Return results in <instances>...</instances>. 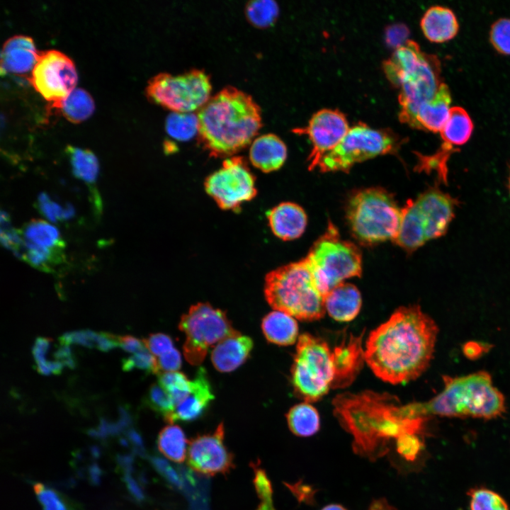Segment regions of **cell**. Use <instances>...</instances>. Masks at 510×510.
Instances as JSON below:
<instances>
[{
    "instance_id": "cell-1",
    "label": "cell",
    "mask_w": 510,
    "mask_h": 510,
    "mask_svg": "<svg viewBox=\"0 0 510 510\" xmlns=\"http://www.w3.org/2000/svg\"><path fill=\"white\" fill-rule=\"evenodd\" d=\"M438 332L436 322L420 306L400 307L370 333L365 361L386 382L397 385L415 380L431 363Z\"/></svg>"
},
{
    "instance_id": "cell-2",
    "label": "cell",
    "mask_w": 510,
    "mask_h": 510,
    "mask_svg": "<svg viewBox=\"0 0 510 510\" xmlns=\"http://www.w3.org/2000/svg\"><path fill=\"white\" fill-rule=\"evenodd\" d=\"M396 402L397 399L390 395L372 392L344 394L334 400V412L353 436L358 453L374 458L380 455L390 439L421 432V420L405 418Z\"/></svg>"
},
{
    "instance_id": "cell-3",
    "label": "cell",
    "mask_w": 510,
    "mask_h": 510,
    "mask_svg": "<svg viewBox=\"0 0 510 510\" xmlns=\"http://www.w3.org/2000/svg\"><path fill=\"white\" fill-rule=\"evenodd\" d=\"M198 137L211 156H230L248 146L262 125L260 107L248 94L226 86L199 109Z\"/></svg>"
},
{
    "instance_id": "cell-4",
    "label": "cell",
    "mask_w": 510,
    "mask_h": 510,
    "mask_svg": "<svg viewBox=\"0 0 510 510\" xmlns=\"http://www.w3.org/2000/svg\"><path fill=\"white\" fill-rule=\"evenodd\" d=\"M443 379L444 387L436 397L426 402L410 403L416 417L438 415L492 419L505 412V398L493 385L489 373L481 370L454 378L444 375Z\"/></svg>"
},
{
    "instance_id": "cell-5",
    "label": "cell",
    "mask_w": 510,
    "mask_h": 510,
    "mask_svg": "<svg viewBox=\"0 0 510 510\" xmlns=\"http://www.w3.org/2000/svg\"><path fill=\"white\" fill-rule=\"evenodd\" d=\"M383 69L391 84L400 89V121L414 128L419 107L435 95L442 83L439 60L408 40L384 62Z\"/></svg>"
},
{
    "instance_id": "cell-6",
    "label": "cell",
    "mask_w": 510,
    "mask_h": 510,
    "mask_svg": "<svg viewBox=\"0 0 510 510\" xmlns=\"http://www.w3.org/2000/svg\"><path fill=\"white\" fill-rule=\"evenodd\" d=\"M264 295L276 310L302 321H315L325 313V298L305 258L266 275Z\"/></svg>"
},
{
    "instance_id": "cell-7",
    "label": "cell",
    "mask_w": 510,
    "mask_h": 510,
    "mask_svg": "<svg viewBox=\"0 0 510 510\" xmlns=\"http://www.w3.org/2000/svg\"><path fill=\"white\" fill-rule=\"evenodd\" d=\"M346 217L353 236L373 244L396 237L401 209L391 195L381 188H368L353 193L347 205Z\"/></svg>"
},
{
    "instance_id": "cell-8",
    "label": "cell",
    "mask_w": 510,
    "mask_h": 510,
    "mask_svg": "<svg viewBox=\"0 0 510 510\" xmlns=\"http://www.w3.org/2000/svg\"><path fill=\"white\" fill-rule=\"evenodd\" d=\"M335 369L332 351L321 338L299 336L291 368L294 392L307 402L319 400L332 388Z\"/></svg>"
},
{
    "instance_id": "cell-9",
    "label": "cell",
    "mask_w": 510,
    "mask_h": 510,
    "mask_svg": "<svg viewBox=\"0 0 510 510\" xmlns=\"http://www.w3.org/2000/svg\"><path fill=\"white\" fill-rule=\"evenodd\" d=\"M305 259L325 296L345 279L360 277L362 273L360 250L354 244L342 239L332 223Z\"/></svg>"
},
{
    "instance_id": "cell-10",
    "label": "cell",
    "mask_w": 510,
    "mask_h": 510,
    "mask_svg": "<svg viewBox=\"0 0 510 510\" xmlns=\"http://www.w3.org/2000/svg\"><path fill=\"white\" fill-rule=\"evenodd\" d=\"M401 143L391 131L359 123L349 129L339 144L320 159L317 166L323 172H347L356 163L397 152Z\"/></svg>"
},
{
    "instance_id": "cell-11",
    "label": "cell",
    "mask_w": 510,
    "mask_h": 510,
    "mask_svg": "<svg viewBox=\"0 0 510 510\" xmlns=\"http://www.w3.org/2000/svg\"><path fill=\"white\" fill-rule=\"evenodd\" d=\"M211 90L205 71L192 69L176 75L157 74L148 81L146 93L152 101L172 112L193 113L210 99Z\"/></svg>"
},
{
    "instance_id": "cell-12",
    "label": "cell",
    "mask_w": 510,
    "mask_h": 510,
    "mask_svg": "<svg viewBox=\"0 0 510 510\" xmlns=\"http://www.w3.org/2000/svg\"><path fill=\"white\" fill-rule=\"evenodd\" d=\"M179 329L186 335L183 355L191 365H200L210 347L237 334L226 314L209 303L199 302L190 307L179 322Z\"/></svg>"
},
{
    "instance_id": "cell-13",
    "label": "cell",
    "mask_w": 510,
    "mask_h": 510,
    "mask_svg": "<svg viewBox=\"0 0 510 510\" xmlns=\"http://www.w3.org/2000/svg\"><path fill=\"white\" fill-rule=\"evenodd\" d=\"M205 188L224 210H239L256 195L255 178L241 157L225 159L222 167L205 179Z\"/></svg>"
},
{
    "instance_id": "cell-14",
    "label": "cell",
    "mask_w": 510,
    "mask_h": 510,
    "mask_svg": "<svg viewBox=\"0 0 510 510\" xmlns=\"http://www.w3.org/2000/svg\"><path fill=\"white\" fill-rule=\"evenodd\" d=\"M77 72L72 60L58 50L39 52L30 77L35 89L52 106L64 99L75 89Z\"/></svg>"
},
{
    "instance_id": "cell-15",
    "label": "cell",
    "mask_w": 510,
    "mask_h": 510,
    "mask_svg": "<svg viewBox=\"0 0 510 510\" xmlns=\"http://www.w3.org/2000/svg\"><path fill=\"white\" fill-rule=\"evenodd\" d=\"M222 423L210 434L198 435L189 443L187 462L189 467L207 475L228 473L234 467V458L224 443Z\"/></svg>"
},
{
    "instance_id": "cell-16",
    "label": "cell",
    "mask_w": 510,
    "mask_h": 510,
    "mask_svg": "<svg viewBox=\"0 0 510 510\" xmlns=\"http://www.w3.org/2000/svg\"><path fill=\"white\" fill-rule=\"evenodd\" d=\"M350 128L345 115L338 110L322 109L314 113L307 126L295 129L298 134L308 135L312 145L308 157L309 169L317 166L320 159L336 147Z\"/></svg>"
},
{
    "instance_id": "cell-17",
    "label": "cell",
    "mask_w": 510,
    "mask_h": 510,
    "mask_svg": "<svg viewBox=\"0 0 510 510\" xmlns=\"http://www.w3.org/2000/svg\"><path fill=\"white\" fill-rule=\"evenodd\" d=\"M458 203L457 199L436 186L428 188L414 200L427 241L441 237L447 232Z\"/></svg>"
},
{
    "instance_id": "cell-18",
    "label": "cell",
    "mask_w": 510,
    "mask_h": 510,
    "mask_svg": "<svg viewBox=\"0 0 510 510\" xmlns=\"http://www.w3.org/2000/svg\"><path fill=\"white\" fill-rule=\"evenodd\" d=\"M361 337L352 334L344 338L332 351L335 378L332 388H342L350 385L359 373L364 358Z\"/></svg>"
},
{
    "instance_id": "cell-19",
    "label": "cell",
    "mask_w": 510,
    "mask_h": 510,
    "mask_svg": "<svg viewBox=\"0 0 510 510\" xmlns=\"http://www.w3.org/2000/svg\"><path fill=\"white\" fill-rule=\"evenodd\" d=\"M33 40L26 35H18L8 38L1 53V73L16 74L33 71L38 59Z\"/></svg>"
},
{
    "instance_id": "cell-20",
    "label": "cell",
    "mask_w": 510,
    "mask_h": 510,
    "mask_svg": "<svg viewBox=\"0 0 510 510\" xmlns=\"http://www.w3.org/2000/svg\"><path fill=\"white\" fill-rule=\"evenodd\" d=\"M210 381L204 368H199L193 380L187 397L174 410L172 423L191 421L200 418L214 399Z\"/></svg>"
},
{
    "instance_id": "cell-21",
    "label": "cell",
    "mask_w": 510,
    "mask_h": 510,
    "mask_svg": "<svg viewBox=\"0 0 510 510\" xmlns=\"http://www.w3.org/2000/svg\"><path fill=\"white\" fill-rule=\"evenodd\" d=\"M273 233L284 240H293L304 232L307 222L305 212L296 203L285 202L274 207L267 213Z\"/></svg>"
},
{
    "instance_id": "cell-22",
    "label": "cell",
    "mask_w": 510,
    "mask_h": 510,
    "mask_svg": "<svg viewBox=\"0 0 510 510\" xmlns=\"http://www.w3.org/2000/svg\"><path fill=\"white\" fill-rule=\"evenodd\" d=\"M253 346L254 343L250 337L237 332L224 339L213 347L211 352L212 363L220 372L233 371L247 360Z\"/></svg>"
},
{
    "instance_id": "cell-23",
    "label": "cell",
    "mask_w": 510,
    "mask_h": 510,
    "mask_svg": "<svg viewBox=\"0 0 510 510\" xmlns=\"http://www.w3.org/2000/svg\"><path fill=\"white\" fill-rule=\"evenodd\" d=\"M450 92L445 83H441L435 95L418 108L415 129L441 132L450 115Z\"/></svg>"
},
{
    "instance_id": "cell-24",
    "label": "cell",
    "mask_w": 510,
    "mask_h": 510,
    "mask_svg": "<svg viewBox=\"0 0 510 510\" xmlns=\"http://www.w3.org/2000/svg\"><path fill=\"white\" fill-rule=\"evenodd\" d=\"M287 157V147L276 135L268 133L256 137L249 149L251 164L264 172L278 170Z\"/></svg>"
},
{
    "instance_id": "cell-25",
    "label": "cell",
    "mask_w": 510,
    "mask_h": 510,
    "mask_svg": "<svg viewBox=\"0 0 510 510\" xmlns=\"http://www.w3.org/2000/svg\"><path fill=\"white\" fill-rule=\"evenodd\" d=\"M362 298L358 289L353 284L341 283L333 288L326 295L325 309L334 320L346 322L359 314Z\"/></svg>"
},
{
    "instance_id": "cell-26",
    "label": "cell",
    "mask_w": 510,
    "mask_h": 510,
    "mask_svg": "<svg viewBox=\"0 0 510 510\" xmlns=\"http://www.w3.org/2000/svg\"><path fill=\"white\" fill-rule=\"evenodd\" d=\"M421 28L428 40L434 42H443L456 35L459 26L451 9L434 6L430 7L421 18Z\"/></svg>"
},
{
    "instance_id": "cell-27",
    "label": "cell",
    "mask_w": 510,
    "mask_h": 510,
    "mask_svg": "<svg viewBox=\"0 0 510 510\" xmlns=\"http://www.w3.org/2000/svg\"><path fill=\"white\" fill-rule=\"evenodd\" d=\"M262 332L268 341L289 346L298 339V325L291 315L278 310L267 314L261 322Z\"/></svg>"
},
{
    "instance_id": "cell-28",
    "label": "cell",
    "mask_w": 510,
    "mask_h": 510,
    "mask_svg": "<svg viewBox=\"0 0 510 510\" xmlns=\"http://www.w3.org/2000/svg\"><path fill=\"white\" fill-rule=\"evenodd\" d=\"M401 213L399 230L393 242L411 252L424 245L427 240L413 200L407 201Z\"/></svg>"
},
{
    "instance_id": "cell-29",
    "label": "cell",
    "mask_w": 510,
    "mask_h": 510,
    "mask_svg": "<svg viewBox=\"0 0 510 510\" xmlns=\"http://www.w3.org/2000/svg\"><path fill=\"white\" fill-rule=\"evenodd\" d=\"M22 234L26 245L57 253L64 247L60 231L47 221L35 220L28 222Z\"/></svg>"
},
{
    "instance_id": "cell-30",
    "label": "cell",
    "mask_w": 510,
    "mask_h": 510,
    "mask_svg": "<svg viewBox=\"0 0 510 510\" xmlns=\"http://www.w3.org/2000/svg\"><path fill=\"white\" fill-rule=\"evenodd\" d=\"M473 130V123L467 111L461 107H452L449 117L440 133L443 144L454 147L468 142Z\"/></svg>"
},
{
    "instance_id": "cell-31",
    "label": "cell",
    "mask_w": 510,
    "mask_h": 510,
    "mask_svg": "<svg viewBox=\"0 0 510 510\" xmlns=\"http://www.w3.org/2000/svg\"><path fill=\"white\" fill-rule=\"evenodd\" d=\"M286 419L289 429L298 436H311L320 427V417L317 410L307 402L292 407L286 414Z\"/></svg>"
},
{
    "instance_id": "cell-32",
    "label": "cell",
    "mask_w": 510,
    "mask_h": 510,
    "mask_svg": "<svg viewBox=\"0 0 510 510\" xmlns=\"http://www.w3.org/2000/svg\"><path fill=\"white\" fill-rule=\"evenodd\" d=\"M52 107L60 108L64 117L74 123L86 120L95 109L91 96L81 88H75L64 99Z\"/></svg>"
},
{
    "instance_id": "cell-33",
    "label": "cell",
    "mask_w": 510,
    "mask_h": 510,
    "mask_svg": "<svg viewBox=\"0 0 510 510\" xmlns=\"http://www.w3.org/2000/svg\"><path fill=\"white\" fill-rule=\"evenodd\" d=\"M187 439L181 427L168 425L159 434L158 449L166 458L175 462L182 463L186 456Z\"/></svg>"
},
{
    "instance_id": "cell-34",
    "label": "cell",
    "mask_w": 510,
    "mask_h": 510,
    "mask_svg": "<svg viewBox=\"0 0 510 510\" xmlns=\"http://www.w3.org/2000/svg\"><path fill=\"white\" fill-rule=\"evenodd\" d=\"M74 175L87 183H94L99 172V163L96 155L89 149L72 146L67 147Z\"/></svg>"
},
{
    "instance_id": "cell-35",
    "label": "cell",
    "mask_w": 510,
    "mask_h": 510,
    "mask_svg": "<svg viewBox=\"0 0 510 510\" xmlns=\"http://www.w3.org/2000/svg\"><path fill=\"white\" fill-rule=\"evenodd\" d=\"M166 132L179 141H187L198 133V119L193 113H170L165 122Z\"/></svg>"
},
{
    "instance_id": "cell-36",
    "label": "cell",
    "mask_w": 510,
    "mask_h": 510,
    "mask_svg": "<svg viewBox=\"0 0 510 510\" xmlns=\"http://www.w3.org/2000/svg\"><path fill=\"white\" fill-rule=\"evenodd\" d=\"M245 13L251 24L258 28H266L276 21L279 8L273 0H256L247 3Z\"/></svg>"
},
{
    "instance_id": "cell-37",
    "label": "cell",
    "mask_w": 510,
    "mask_h": 510,
    "mask_svg": "<svg viewBox=\"0 0 510 510\" xmlns=\"http://www.w3.org/2000/svg\"><path fill=\"white\" fill-rule=\"evenodd\" d=\"M454 148L442 144L441 149L432 155L417 154L418 163L416 169L418 171L430 173L436 171L440 182L447 183L448 167L447 162Z\"/></svg>"
},
{
    "instance_id": "cell-38",
    "label": "cell",
    "mask_w": 510,
    "mask_h": 510,
    "mask_svg": "<svg viewBox=\"0 0 510 510\" xmlns=\"http://www.w3.org/2000/svg\"><path fill=\"white\" fill-rule=\"evenodd\" d=\"M159 385L169 394L176 406L188 395L191 380L181 372H164L159 374Z\"/></svg>"
},
{
    "instance_id": "cell-39",
    "label": "cell",
    "mask_w": 510,
    "mask_h": 510,
    "mask_svg": "<svg viewBox=\"0 0 510 510\" xmlns=\"http://www.w3.org/2000/svg\"><path fill=\"white\" fill-rule=\"evenodd\" d=\"M470 510H509L506 501L497 492L484 488L469 491Z\"/></svg>"
},
{
    "instance_id": "cell-40",
    "label": "cell",
    "mask_w": 510,
    "mask_h": 510,
    "mask_svg": "<svg viewBox=\"0 0 510 510\" xmlns=\"http://www.w3.org/2000/svg\"><path fill=\"white\" fill-rule=\"evenodd\" d=\"M145 402L151 409L162 415L166 421L172 424L175 404L159 383L153 384L149 388Z\"/></svg>"
},
{
    "instance_id": "cell-41",
    "label": "cell",
    "mask_w": 510,
    "mask_h": 510,
    "mask_svg": "<svg viewBox=\"0 0 510 510\" xmlns=\"http://www.w3.org/2000/svg\"><path fill=\"white\" fill-rule=\"evenodd\" d=\"M38 205L40 212L52 222L68 220L74 215V208L72 204L67 203L62 206L46 193L39 195Z\"/></svg>"
},
{
    "instance_id": "cell-42",
    "label": "cell",
    "mask_w": 510,
    "mask_h": 510,
    "mask_svg": "<svg viewBox=\"0 0 510 510\" xmlns=\"http://www.w3.org/2000/svg\"><path fill=\"white\" fill-rule=\"evenodd\" d=\"M1 242L2 244L21 257L24 249V239L22 233L10 225V217L4 210L1 212Z\"/></svg>"
},
{
    "instance_id": "cell-43",
    "label": "cell",
    "mask_w": 510,
    "mask_h": 510,
    "mask_svg": "<svg viewBox=\"0 0 510 510\" xmlns=\"http://www.w3.org/2000/svg\"><path fill=\"white\" fill-rule=\"evenodd\" d=\"M490 42L503 55H510V19L502 18L496 21L489 32Z\"/></svg>"
},
{
    "instance_id": "cell-44",
    "label": "cell",
    "mask_w": 510,
    "mask_h": 510,
    "mask_svg": "<svg viewBox=\"0 0 510 510\" xmlns=\"http://www.w3.org/2000/svg\"><path fill=\"white\" fill-rule=\"evenodd\" d=\"M123 368L124 370L140 368L154 374L160 373L157 359L147 348L135 353L128 358L124 359L123 361Z\"/></svg>"
},
{
    "instance_id": "cell-45",
    "label": "cell",
    "mask_w": 510,
    "mask_h": 510,
    "mask_svg": "<svg viewBox=\"0 0 510 510\" xmlns=\"http://www.w3.org/2000/svg\"><path fill=\"white\" fill-rule=\"evenodd\" d=\"M423 446L418 434L407 433L397 439V452L407 460H414Z\"/></svg>"
},
{
    "instance_id": "cell-46",
    "label": "cell",
    "mask_w": 510,
    "mask_h": 510,
    "mask_svg": "<svg viewBox=\"0 0 510 510\" xmlns=\"http://www.w3.org/2000/svg\"><path fill=\"white\" fill-rule=\"evenodd\" d=\"M99 338V333L90 330L75 331L64 334L60 338L61 345L69 346L72 344H79L87 347H96Z\"/></svg>"
},
{
    "instance_id": "cell-47",
    "label": "cell",
    "mask_w": 510,
    "mask_h": 510,
    "mask_svg": "<svg viewBox=\"0 0 510 510\" xmlns=\"http://www.w3.org/2000/svg\"><path fill=\"white\" fill-rule=\"evenodd\" d=\"M35 494L43 510H68L57 494L40 483L34 485Z\"/></svg>"
},
{
    "instance_id": "cell-48",
    "label": "cell",
    "mask_w": 510,
    "mask_h": 510,
    "mask_svg": "<svg viewBox=\"0 0 510 510\" xmlns=\"http://www.w3.org/2000/svg\"><path fill=\"white\" fill-rule=\"evenodd\" d=\"M142 341L148 351L157 357L174 348L171 338L162 333L152 334Z\"/></svg>"
},
{
    "instance_id": "cell-49",
    "label": "cell",
    "mask_w": 510,
    "mask_h": 510,
    "mask_svg": "<svg viewBox=\"0 0 510 510\" xmlns=\"http://www.w3.org/2000/svg\"><path fill=\"white\" fill-rule=\"evenodd\" d=\"M51 340L46 337H38L34 344L33 353L38 372L43 375L50 374V361L46 360V354L50 347Z\"/></svg>"
},
{
    "instance_id": "cell-50",
    "label": "cell",
    "mask_w": 510,
    "mask_h": 510,
    "mask_svg": "<svg viewBox=\"0 0 510 510\" xmlns=\"http://www.w3.org/2000/svg\"><path fill=\"white\" fill-rule=\"evenodd\" d=\"M254 485L261 501H273L272 487L266 472L261 468H254Z\"/></svg>"
},
{
    "instance_id": "cell-51",
    "label": "cell",
    "mask_w": 510,
    "mask_h": 510,
    "mask_svg": "<svg viewBox=\"0 0 510 510\" xmlns=\"http://www.w3.org/2000/svg\"><path fill=\"white\" fill-rule=\"evenodd\" d=\"M157 359L160 373L162 370L164 372L178 371L181 367V356L175 348Z\"/></svg>"
},
{
    "instance_id": "cell-52",
    "label": "cell",
    "mask_w": 510,
    "mask_h": 510,
    "mask_svg": "<svg viewBox=\"0 0 510 510\" xmlns=\"http://www.w3.org/2000/svg\"><path fill=\"white\" fill-rule=\"evenodd\" d=\"M408 29L403 25H394L390 26L386 32L387 42L397 48L403 45L408 40ZM396 48V49H397Z\"/></svg>"
},
{
    "instance_id": "cell-53",
    "label": "cell",
    "mask_w": 510,
    "mask_h": 510,
    "mask_svg": "<svg viewBox=\"0 0 510 510\" xmlns=\"http://www.w3.org/2000/svg\"><path fill=\"white\" fill-rule=\"evenodd\" d=\"M152 463L157 470L172 484L181 487V482L175 470L164 460L154 458Z\"/></svg>"
},
{
    "instance_id": "cell-54",
    "label": "cell",
    "mask_w": 510,
    "mask_h": 510,
    "mask_svg": "<svg viewBox=\"0 0 510 510\" xmlns=\"http://www.w3.org/2000/svg\"><path fill=\"white\" fill-rule=\"evenodd\" d=\"M490 346L486 343L470 341L463 346L464 355L470 359H477L487 352Z\"/></svg>"
},
{
    "instance_id": "cell-55",
    "label": "cell",
    "mask_w": 510,
    "mask_h": 510,
    "mask_svg": "<svg viewBox=\"0 0 510 510\" xmlns=\"http://www.w3.org/2000/svg\"><path fill=\"white\" fill-rule=\"evenodd\" d=\"M119 346L125 351L135 353L147 349L143 341L130 335L119 336Z\"/></svg>"
},
{
    "instance_id": "cell-56",
    "label": "cell",
    "mask_w": 510,
    "mask_h": 510,
    "mask_svg": "<svg viewBox=\"0 0 510 510\" xmlns=\"http://www.w3.org/2000/svg\"><path fill=\"white\" fill-rule=\"evenodd\" d=\"M57 361L71 368L74 367V360L69 346L61 345L55 353Z\"/></svg>"
},
{
    "instance_id": "cell-57",
    "label": "cell",
    "mask_w": 510,
    "mask_h": 510,
    "mask_svg": "<svg viewBox=\"0 0 510 510\" xmlns=\"http://www.w3.org/2000/svg\"><path fill=\"white\" fill-rule=\"evenodd\" d=\"M368 510H397L390 505L385 499L374 500L370 505Z\"/></svg>"
},
{
    "instance_id": "cell-58",
    "label": "cell",
    "mask_w": 510,
    "mask_h": 510,
    "mask_svg": "<svg viewBox=\"0 0 510 510\" xmlns=\"http://www.w3.org/2000/svg\"><path fill=\"white\" fill-rule=\"evenodd\" d=\"M125 481L130 492L137 499H142L143 498L142 493L140 487L137 486L136 482L128 475H126L125 476Z\"/></svg>"
},
{
    "instance_id": "cell-59",
    "label": "cell",
    "mask_w": 510,
    "mask_h": 510,
    "mask_svg": "<svg viewBox=\"0 0 510 510\" xmlns=\"http://www.w3.org/2000/svg\"><path fill=\"white\" fill-rule=\"evenodd\" d=\"M257 510H276L273 505V501H261Z\"/></svg>"
},
{
    "instance_id": "cell-60",
    "label": "cell",
    "mask_w": 510,
    "mask_h": 510,
    "mask_svg": "<svg viewBox=\"0 0 510 510\" xmlns=\"http://www.w3.org/2000/svg\"><path fill=\"white\" fill-rule=\"evenodd\" d=\"M321 510H346L344 506L339 504H332L325 506Z\"/></svg>"
},
{
    "instance_id": "cell-61",
    "label": "cell",
    "mask_w": 510,
    "mask_h": 510,
    "mask_svg": "<svg viewBox=\"0 0 510 510\" xmlns=\"http://www.w3.org/2000/svg\"><path fill=\"white\" fill-rule=\"evenodd\" d=\"M508 188H509V191L510 193V171H509V181H508Z\"/></svg>"
}]
</instances>
